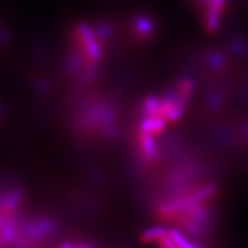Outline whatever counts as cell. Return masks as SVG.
<instances>
[{"label":"cell","instance_id":"obj_3","mask_svg":"<svg viewBox=\"0 0 248 248\" xmlns=\"http://www.w3.org/2000/svg\"><path fill=\"white\" fill-rule=\"evenodd\" d=\"M224 59H223L222 55H213L212 57V64L214 66L219 68L222 64H224Z\"/></svg>","mask_w":248,"mask_h":248},{"label":"cell","instance_id":"obj_2","mask_svg":"<svg viewBox=\"0 0 248 248\" xmlns=\"http://www.w3.org/2000/svg\"><path fill=\"white\" fill-rule=\"evenodd\" d=\"M135 30L137 32L138 36L140 37H146L151 33L152 31V24L147 18L139 17L135 23Z\"/></svg>","mask_w":248,"mask_h":248},{"label":"cell","instance_id":"obj_1","mask_svg":"<svg viewBox=\"0 0 248 248\" xmlns=\"http://www.w3.org/2000/svg\"><path fill=\"white\" fill-rule=\"evenodd\" d=\"M170 239H171L173 246L176 247H182V248H191L194 247V244H192L188 238L184 234V232H181L177 229H171L169 230Z\"/></svg>","mask_w":248,"mask_h":248}]
</instances>
